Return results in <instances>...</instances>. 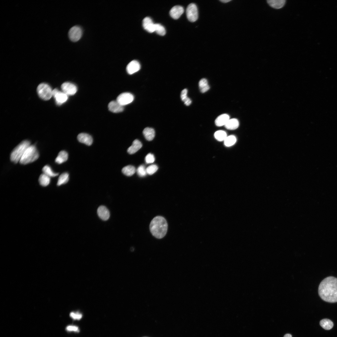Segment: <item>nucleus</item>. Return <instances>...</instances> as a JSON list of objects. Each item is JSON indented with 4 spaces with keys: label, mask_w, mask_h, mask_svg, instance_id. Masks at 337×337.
<instances>
[{
    "label": "nucleus",
    "mask_w": 337,
    "mask_h": 337,
    "mask_svg": "<svg viewBox=\"0 0 337 337\" xmlns=\"http://www.w3.org/2000/svg\"><path fill=\"white\" fill-rule=\"evenodd\" d=\"M318 293L325 301L337 302V278L329 276L323 280L319 285Z\"/></svg>",
    "instance_id": "f257e3e1"
},
{
    "label": "nucleus",
    "mask_w": 337,
    "mask_h": 337,
    "mask_svg": "<svg viewBox=\"0 0 337 337\" xmlns=\"http://www.w3.org/2000/svg\"><path fill=\"white\" fill-rule=\"evenodd\" d=\"M149 229L154 237L158 239H161L164 237L167 233L168 229L167 221L162 216H156L151 221Z\"/></svg>",
    "instance_id": "f03ea898"
},
{
    "label": "nucleus",
    "mask_w": 337,
    "mask_h": 337,
    "mask_svg": "<svg viewBox=\"0 0 337 337\" xmlns=\"http://www.w3.org/2000/svg\"><path fill=\"white\" fill-rule=\"evenodd\" d=\"M31 142L28 140H24L17 145L10 154L11 161L15 164L20 161L26 150L30 145Z\"/></svg>",
    "instance_id": "7ed1b4c3"
},
{
    "label": "nucleus",
    "mask_w": 337,
    "mask_h": 337,
    "mask_svg": "<svg viewBox=\"0 0 337 337\" xmlns=\"http://www.w3.org/2000/svg\"><path fill=\"white\" fill-rule=\"evenodd\" d=\"M39 157L38 152L34 145H30L25 151L19 161L22 164H26L33 162Z\"/></svg>",
    "instance_id": "20e7f679"
},
{
    "label": "nucleus",
    "mask_w": 337,
    "mask_h": 337,
    "mask_svg": "<svg viewBox=\"0 0 337 337\" xmlns=\"http://www.w3.org/2000/svg\"><path fill=\"white\" fill-rule=\"evenodd\" d=\"M39 96L44 100H49L52 96V90L48 84L42 83L39 84L37 89Z\"/></svg>",
    "instance_id": "39448f33"
},
{
    "label": "nucleus",
    "mask_w": 337,
    "mask_h": 337,
    "mask_svg": "<svg viewBox=\"0 0 337 337\" xmlns=\"http://www.w3.org/2000/svg\"><path fill=\"white\" fill-rule=\"evenodd\" d=\"M186 13L187 18L189 21L194 22L197 21L198 14L196 5L193 3L189 4L186 10Z\"/></svg>",
    "instance_id": "423d86ee"
},
{
    "label": "nucleus",
    "mask_w": 337,
    "mask_h": 337,
    "mask_svg": "<svg viewBox=\"0 0 337 337\" xmlns=\"http://www.w3.org/2000/svg\"><path fill=\"white\" fill-rule=\"evenodd\" d=\"M82 30L81 28L77 26L72 27L68 32V36L70 40L73 42L78 41L82 35Z\"/></svg>",
    "instance_id": "0eeeda50"
},
{
    "label": "nucleus",
    "mask_w": 337,
    "mask_h": 337,
    "mask_svg": "<svg viewBox=\"0 0 337 337\" xmlns=\"http://www.w3.org/2000/svg\"><path fill=\"white\" fill-rule=\"evenodd\" d=\"M134 100V96L132 94L125 92L121 94L117 97L116 101L123 106L131 103Z\"/></svg>",
    "instance_id": "6e6552de"
},
{
    "label": "nucleus",
    "mask_w": 337,
    "mask_h": 337,
    "mask_svg": "<svg viewBox=\"0 0 337 337\" xmlns=\"http://www.w3.org/2000/svg\"><path fill=\"white\" fill-rule=\"evenodd\" d=\"M52 96L55 99L56 104L61 105L66 102L68 99V97L63 91H59L57 89H55L52 90Z\"/></svg>",
    "instance_id": "1a4fd4ad"
},
{
    "label": "nucleus",
    "mask_w": 337,
    "mask_h": 337,
    "mask_svg": "<svg viewBox=\"0 0 337 337\" xmlns=\"http://www.w3.org/2000/svg\"><path fill=\"white\" fill-rule=\"evenodd\" d=\"M61 89L62 91L67 95H73L77 92V88L74 84L69 82H65L63 83L61 85Z\"/></svg>",
    "instance_id": "9d476101"
},
{
    "label": "nucleus",
    "mask_w": 337,
    "mask_h": 337,
    "mask_svg": "<svg viewBox=\"0 0 337 337\" xmlns=\"http://www.w3.org/2000/svg\"><path fill=\"white\" fill-rule=\"evenodd\" d=\"M143 26L144 29L149 33L154 32L155 23L149 17H145L143 20Z\"/></svg>",
    "instance_id": "9b49d317"
},
{
    "label": "nucleus",
    "mask_w": 337,
    "mask_h": 337,
    "mask_svg": "<svg viewBox=\"0 0 337 337\" xmlns=\"http://www.w3.org/2000/svg\"><path fill=\"white\" fill-rule=\"evenodd\" d=\"M140 68V65L138 61L133 60L130 62L127 65L126 71L130 75L132 74L139 71Z\"/></svg>",
    "instance_id": "f8f14e48"
},
{
    "label": "nucleus",
    "mask_w": 337,
    "mask_h": 337,
    "mask_svg": "<svg viewBox=\"0 0 337 337\" xmlns=\"http://www.w3.org/2000/svg\"><path fill=\"white\" fill-rule=\"evenodd\" d=\"M184 12L183 8L181 6L176 5L170 10L169 14L171 17L175 19L179 18Z\"/></svg>",
    "instance_id": "ddd939ff"
},
{
    "label": "nucleus",
    "mask_w": 337,
    "mask_h": 337,
    "mask_svg": "<svg viewBox=\"0 0 337 337\" xmlns=\"http://www.w3.org/2000/svg\"><path fill=\"white\" fill-rule=\"evenodd\" d=\"M77 138L79 142L87 145H90L93 142L92 137L86 133H81L79 134L77 136Z\"/></svg>",
    "instance_id": "4468645a"
},
{
    "label": "nucleus",
    "mask_w": 337,
    "mask_h": 337,
    "mask_svg": "<svg viewBox=\"0 0 337 337\" xmlns=\"http://www.w3.org/2000/svg\"><path fill=\"white\" fill-rule=\"evenodd\" d=\"M108 108L110 111L115 113L122 112L124 109L123 106L117 101H112L110 102L108 104Z\"/></svg>",
    "instance_id": "2eb2a0df"
},
{
    "label": "nucleus",
    "mask_w": 337,
    "mask_h": 337,
    "mask_svg": "<svg viewBox=\"0 0 337 337\" xmlns=\"http://www.w3.org/2000/svg\"><path fill=\"white\" fill-rule=\"evenodd\" d=\"M97 212L99 217L103 220H107L110 217V212L105 206H100L97 209Z\"/></svg>",
    "instance_id": "dca6fc26"
},
{
    "label": "nucleus",
    "mask_w": 337,
    "mask_h": 337,
    "mask_svg": "<svg viewBox=\"0 0 337 337\" xmlns=\"http://www.w3.org/2000/svg\"><path fill=\"white\" fill-rule=\"evenodd\" d=\"M142 146L141 143L139 140L135 139L133 142L132 145L127 149V152L130 154H134Z\"/></svg>",
    "instance_id": "f3484780"
},
{
    "label": "nucleus",
    "mask_w": 337,
    "mask_h": 337,
    "mask_svg": "<svg viewBox=\"0 0 337 337\" xmlns=\"http://www.w3.org/2000/svg\"><path fill=\"white\" fill-rule=\"evenodd\" d=\"M229 116L227 114H223L216 119L215 124L218 126L225 125L229 120Z\"/></svg>",
    "instance_id": "a211bd4d"
},
{
    "label": "nucleus",
    "mask_w": 337,
    "mask_h": 337,
    "mask_svg": "<svg viewBox=\"0 0 337 337\" xmlns=\"http://www.w3.org/2000/svg\"><path fill=\"white\" fill-rule=\"evenodd\" d=\"M143 134L146 140L148 141L152 140L155 135L154 129L151 128H145L143 130Z\"/></svg>",
    "instance_id": "6ab92c4d"
},
{
    "label": "nucleus",
    "mask_w": 337,
    "mask_h": 337,
    "mask_svg": "<svg viewBox=\"0 0 337 337\" xmlns=\"http://www.w3.org/2000/svg\"><path fill=\"white\" fill-rule=\"evenodd\" d=\"M285 0H267L269 5L274 8L279 9L285 5Z\"/></svg>",
    "instance_id": "aec40b11"
},
{
    "label": "nucleus",
    "mask_w": 337,
    "mask_h": 337,
    "mask_svg": "<svg viewBox=\"0 0 337 337\" xmlns=\"http://www.w3.org/2000/svg\"><path fill=\"white\" fill-rule=\"evenodd\" d=\"M68 158L67 153L65 151H61L58 153V156L55 159V161L58 164H61L67 161Z\"/></svg>",
    "instance_id": "412c9836"
},
{
    "label": "nucleus",
    "mask_w": 337,
    "mask_h": 337,
    "mask_svg": "<svg viewBox=\"0 0 337 337\" xmlns=\"http://www.w3.org/2000/svg\"><path fill=\"white\" fill-rule=\"evenodd\" d=\"M239 123L238 120L235 118L230 119L224 125L225 128L229 130H234L238 127Z\"/></svg>",
    "instance_id": "4be33fe9"
},
{
    "label": "nucleus",
    "mask_w": 337,
    "mask_h": 337,
    "mask_svg": "<svg viewBox=\"0 0 337 337\" xmlns=\"http://www.w3.org/2000/svg\"><path fill=\"white\" fill-rule=\"evenodd\" d=\"M198 85L200 91L203 93L207 92L210 89L208 81L205 78H203L199 81Z\"/></svg>",
    "instance_id": "5701e85b"
},
{
    "label": "nucleus",
    "mask_w": 337,
    "mask_h": 337,
    "mask_svg": "<svg viewBox=\"0 0 337 337\" xmlns=\"http://www.w3.org/2000/svg\"><path fill=\"white\" fill-rule=\"evenodd\" d=\"M39 182L41 186L45 187L49 184L50 182V177L43 173L40 176Z\"/></svg>",
    "instance_id": "b1692460"
},
{
    "label": "nucleus",
    "mask_w": 337,
    "mask_h": 337,
    "mask_svg": "<svg viewBox=\"0 0 337 337\" xmlns=\"http://www.w3.org/2000/svg\"><path fill=\"white\" fill-rule=\"evenodd\" d=\"M136 171L135 168L130 165H127L124 167L122 170L123 173L128 176L133 175Z\"/></svg>",
    "instance_id": "393cba45"
},
{
    "label": "nucleus",
    "mask_w": 337,
    "mask_h": 337,
    "mask_svg": "<svg viewBox=\"0 0 337 337\" xmlns=\"http://www.w3.org/2000/svg\"><path fill=\"white\" fill-rule=\"evenodd\" d=\"M320 325L326 330H330L333 326L334 324L330 320L325 319L321 320L320 322Z\"/></svg>",
    "instance_id": "a878e982"
},
{
    "label": "nucleus",
    "mask_w": 337,
    "mask_h": 337,
    "mask_svg": "<svg viewBox=\"0 0 337 337\" xmlns=\"http://www.w3.org/2000/svg\"><path fill=\"white\" fill-rule=\"evenodd\" d=\"M188 90L185 89L183 90L181 93V98L187 106L189 105L192 103L191 99L187 96Z\"/></svg>",
    "instance_id": "bb28decb"
},
{
    "label": "nucleus",
    "mask_w": 337,
    "mask_h": 337,
    "mask_svg": "<svg viewBox=\"0 0 337 337\" xmlns=\"http://www.w3.org/2000/svg\"><path fill=\"white\" fill-rule=\"evenodd\" d=\"M69 179V175L67 173H64L59 177L57 182V186H60L62 184L66 183Z\"/></svg>",
    "instance_id": "cd10ccee"
},
{
    "label": "nucleus",
    "mask_w": 337,
    "mask_h": 337,
    "mask_svg": "<svg viewBox=\"0 0 337 337\" xmlns=\"http://www.w3.org/2000/svg\"><path fill=\"white\" fill-rule=\"evenodd\" d=\"M43 173L50 177H54L59 174L58 173H55L52 170L51 167L48 165L45 166L42 169Z\"/></svg>",
    "instance_id": "c85d7f7f"
},
{
    "label": "nucleus",
    "mask_w": 337,
    "mask_h": 337,
    "mask_svg": "<svg viewBox=\"0 0 337 337\" xmlns=\"http://www.w3.org/2000/svg\"><path fill=\"white\" fill-rule=\"evenodd\" d=\"M215 139L218 141H224L227 137L226 132L223 130H218L214 134Z\"/></svg>",
    "instance_id": "c756f323"
},
{
    "label": "nucleus",
    "mask_w": 337,
    "mask_h": 337,
    "mask_svg": "<svg viewBox=\"0 0 337 337\" xmlns=\"http://www.w3.org/2000/svg\"><path fill=\"white\" fill-rule=\"evenodd\" d=\"M237 139L235 136L231 135L227 136L224 141V145L227 147H229L234 144L236 142Z\"/></svg>",
    "instance_id": "7c9ffc66"
},
{
    "label": "nucleus",
    "mask_w": 337,
    "mask_h": 337,
    "mask_svg": "<svg viewBox=\"0 0 337 337\" xmlns=\"http://www.w3.org/2000/svg\"><path fill=\"white\" fill-rule=\"evenodd\" d=\"M154 32L159 35L162 36L164 35L166 33L164 27L159 23H155Z\"/></svg>",
    "instance_id": "2f4dec72"
},
{
    "label": "nucleus",
    "mask_w": 337,
    "mask_h": 337,
    "mask_svg": "<svg viewBox=\"0 0 337 337\" xmlns=\"http://www.w3.org/2000/svg\"><path fill=\"white\" fill-rule=\"evenodd\" d=\"M136 171L138 175L140 177H144L147 174L146 168L143 165L139 166L137 169Z\"/></svg>",
    "instance_id": "473e14b6"
},
{
    "label": "nucleus",
    "mask_w": 337,
    "mask_h": 337,
    "mask_svg": "<svg viewBox=\"0 0 337 337\" xmlns=\"http://www.w3.org/2000/svg\"><path fill=\"white\" fill-rule=\"evenodd\" d=\"M158 169V167L156 165L152 164L147 167L146 168V171L147 174L152 175L155 173Z\"/></svg>",
    "instance_id": "72a5a7b5"
},
{
    "label": "nucleus",
    "mask_w": 337,
    "mask_h": 337,
    "mask_svg": "<svg viewBox=\"0 0 337 337\" xmlns=\"http://www.w3.org/2000/svg\"><path fill=\"white\" fill-rule=\"evenodd\" d=\"M145 161L147 164H150L153 163L155 160V158L154 155L151 153L147 154L145 157Z\"/></svg>",
    "instance_id": "f704fd0d"
},
{
    "label": "nucleus",
    "mask_w": 337,
    "mask_h": 337,
    "mask_svg": "<svg viewBox=\"0 0 337 337\" xmlns=\"http://www.w3.org/2000/svg\"><path fill=\"white\" fill-rule=\"evenodd\" d=\"M70 316L75 320H80L82 317V315L78 312H71L70 314Z\"/></svg>",
    "instance_id": "c9c22d12"
},
{
    "label": "nucleus",
    "mask_w": 337,
    "mask_h": 337,
    "mask_svg": "<svg viewBox=\"0 0 337 337\" xmlns=\"http://www.w3.org/2000/svg\"><path fill=\"white\" fill-rule=\"evenodd\" d=\"M66 330L68 331H74L79 332V330L78 327L74 325H69L67 326Z\"/></svg>",
    "instance_id": "e433bc0d"
},
{
    "label": "nucleus",
    "mask_w": 337,
    "mask_h": 337,
    "mask_svg": "<svg viewBox=\"0 0 337 337\" xmlns=\"http://www.w3.org/2000/svg\"><path fill=\"white\" fill-rule=\"evenodd\" d=\"M231 0H221L220 1L223 3H227L231 1Z\"/></svg>",
    "instance_id": "4c0bfd02"
},
{
    "label": "nucleus",
    "mask_w": 337,
    "mask_h": 337,
    "mask_svg": "<svg viewBox=\"0 0 337 337\" xmlns=\"http://www.w3.org/2000/svg\"><path fill=\"white\" fill-rule=\"evenodd\" d=\"M284 337H292V336L291 335L289 334H287L285 335Z\"/></svg>",
    "instance_id": "58836bf2"
}]
</instances>
